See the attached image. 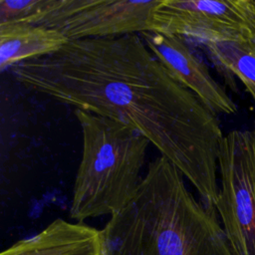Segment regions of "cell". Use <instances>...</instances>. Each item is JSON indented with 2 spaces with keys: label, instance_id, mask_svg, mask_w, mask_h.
<instances>
[{
  "label": "cell",
  "instance_id": "cell-1",
  "mask_svg": "<svg viewBox=\"0 0 255 255\" xmlns=\"http://www.w3.org/2000/svg\"><path fill=\"white\" fill-rule=\"evenodd\" d=\"M10 72L30 90L139 131L181 171L204 206L216 210L224 138L217 115L165 69L140 36L69 41Z\"/></svg>",
  "mask_w": 255,
  "mask_h": 255
},
{
  "label": "cell",
  "instance_id": "cell-2",
  "mask_svg": "<svg viewBox=\"0 0 255 255\" xmlns=\"http://www.w3.org/2000/svg\"><path fill=\"white\" fill-rule=\"evenodd\" d=\"M102 232L106 255H233L216 210L193 196L181 171L162 155Z\"/></svg>",
  "mask_w": 255,
  "mask_h": 255
},
{
  "label": "cell",
  "instance_id": "cell-3",
  "mask_svg": "<svg viewBox=\"0 0 255 255\" xmlns=\"http://www.w3.org/2000/svg\"><path fill=\"white\" fill-rule=\"evenodd\" d=\"M83 134L70 217L77 222L114 215L134 197L142 181L149 140L115 120L75 109Z\"/></svg>",
  "mask_w": 255,
  "mask_h": 255
},
{
  "label": "cell",
  "instance_id": "cell-4",
  "mask_svg": "<svg viewBox=\"0 0 255 255\" xmlns=\"http://www.w3.org/2000/svg\"><path fill=\"white\" fill-rule=\"evenodd\" d=\"M215 209L233 255H255V129L224 135Z\"/></svg>",
  "mask_w": 255,
  "mask_h": 255
},
{
  "label": "cell",
  "instance_id": "cell-5",
  "mask_svg": "<svg viewBox=\"0 0 255 255\" xmlns=\"http://www.w3.org/2000/svg\"><path fill=\"white\" fill-rule=\"evenodd\" d=\"M152 27L202 45L254 39L255 0H161Z\"/></svg>",
  "mask_w": 255,
  "mask_h": 255
},
{
  "label": "cell",
  "instance_id": "cell-6",
  "mask_svg": "<svg viewBox=\"0 0 255 255\" xmlns=\"http://www.w3.org/2000/svg\"><path fill=\"white\" fill-rule=\"evenodd\" d=\"M161 0H48L35 25L56 29L69 41L152 31Z\"/></svg>",
  "mask_w": 255,
  "mask_h": 255
},
{
  "label": "cell",
  "instance_id": "cell-7",
  "mask_svg": "<svg viewBox=\"0 0 255 255\" xmlns=\"http://www.w3.org/2000/svg\"><path fill=\"white\" fill-rule=\"evenodd\" d=\"M140 37L165 69L209 110L216 115L237 112L236 104L214 80L207 65L192 51L185 38L154 31L142 32Z\"/></svg>",
  "mask_w": 255,
  "mask_h": 255
},
{
  "label": "cell",
  "instance_id": "cell-8",
  "mask_svg": "<svg viewBox=\"0 0 255 255\" xmlns=\"http://www.w3.org/2000/svg\"><path fill=\"white\" fill-rule=\"evenodd\" d=\"M1 255H106L103 232L57 218L39 233L21 239Z\"/></svg>",
  "mask_w": 255,
  "mask_h": 255
},
{
  "label": "cell",
  "instance_id": "cell-9",
  "mask_svg": "<svg viewBox=\"0 0 255 255\" xmlns=\"http://www.w3.org/2000/svg\"><path fill=\"white\" fill-rule=\"evenodd\" d=\"M68 43L56 29L24 22L0 23V70L51 55Z\"/></svg>",
  "mask_w": 255,
  "mask_h": 255
},
{
  "label": "cell",
  "instance_id": "cell-10",
  "mask_svg": "<svg viewBox=\"0 0 255 255\" xmlns=\"http://www.w3.org/2000/svg\"><path fill=\"white\" fill-rule=\"evenodd\" d=\"M210 60L228 82L236 77L255 103V38L203 45Z\"/></svg>",
  "mask_w": 255,
  "mask_h": 255
},
{
  "label": "cell",
  "instance_id": "cell-11",
  "mask_svg": "<svg viewBox=\"0 0 255 255\" xmlns=\"http://www.w3.org/2000/svg\"><path fill=\"white\" fill-rule=\"evenodd\" d=\"M46 0H0V23L34 24L42 14Z\"/></svg>",
  "mask_w": 255,
  "mask_h": 255
},
{
  "label": "cell",
  "instance_id": "cell-12",
  "mask_svg": "<svg viewBox=\"0 0 255 255\" xmlns=\"http://www.w3.org/2000/svg\"><path fill=\"white\" fill-rule=\"evenodd\" d=\"M254 127H255V124H254ZM254 129H255V128H254Z\"/></svg>",
  "mask_w": 255,
  "mask_h": 255
}]
</instances>
